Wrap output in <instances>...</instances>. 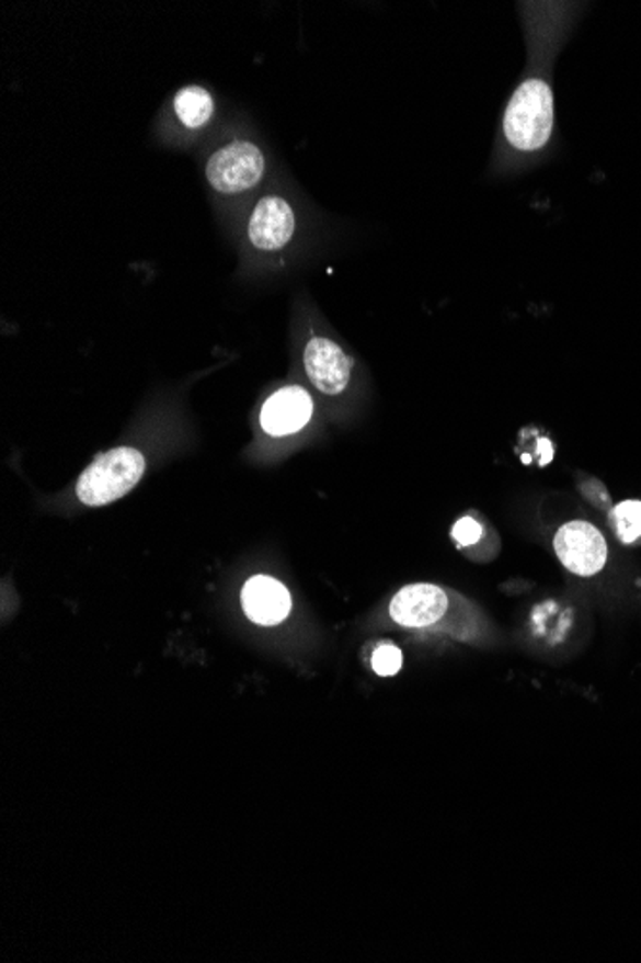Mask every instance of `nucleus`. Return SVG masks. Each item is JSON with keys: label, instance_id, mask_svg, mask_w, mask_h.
<instances>
[{"label": "nucleus", "instance_id": "obj_1", "mask_svg": "<svg viewBox=\"0 0 641 963\" xmlns=\"http://www.w3.org/2000/svg\"><path fill=\"white\" fill-rule=\"evenodd\" d=\"M390 618L405 630L434 631L474 643L487 638V620L461 594L431 584L403 587L390 600Z\"/></svg>", "mask_w": 641, "mask_h": 963}, {"label": "nucleus", "instance_id": "obj_2", "mask_svg": "<svg viewBox=\"0 0 641 963\" xmlns=\"http://www.w3.org/2000/svg\"><path fill=\"white\" fill-rule=\"evenodd\" d=\"M556 124L553 91L546 78L526 76L503 112L505 147L517 156H533L548 147Z\"/></svg>", "mask_w": 641, "mask_h": 963}, {"label": "nucleus", "instance_id": "obj_3", "mask_svg": "<svg viewBox=\"0 0 641 963\" xmlns=\"http://www.w3.org/2000/svg\"><path fill=\"white\" fill-rule=\"evenodd\" d=\"M147 469L142 452L131 446H119L102 452L79 475L76 495L91 508L112 505L139 485Z\"/></svg>", "mask_w": 641, "mask_h": 963}, {"label": "nucleus", "instance_id": "obj_4", "mask_svg": "<svg viewBox=\"0 0 641 963\" xmlns=\"http://www.w3.org/2000/svg\"><path fill=\"white\" fill-rule=\"evenodd\" d=\"M265 168L262 148L250 140H231L209 156L206 179L219 195H242L262 181Z\"/></svg>", "mask_w": 641, "mask_h": 963}, {"label": "nucleus", "instance_id": "obj_5", "mask_svg": "<svg viewBox=\"0 0 641 963\" xmlns=\"http://www.w3.org/2000/svg\"><path fill=\"white\" fill-rule=\"evenodd\" d=\"M301 362L306 377L319 395L336 398L350 389L356 360L331 337L311 335L301 350Z\"/></svg>", "mask_w": 641, "mask_h": 963}, {"label": "nucleus", "instance_id": "obj_6", "mask_svg": "<svg viewBox=\"0 0 641 963\" xmlns=\"http://www.w3.org/2000/svg\"><path fill=\"white\" fill-rule=\"evenodd\" d=\"M557 558L571 574L592 577L607 564V541L602 531L587 521H569L553 539Z\"/></svg>", "mask_w": 641, "mask_h": 963}, {"label": "nucleus", "instance_id": "obj_7", "mask_svg": "<svg viewBox=\"0 0 641 963\" xmlns=\"http://www.w3.org/2000/svg\"><path fill=\"white\" fill-rule=\"evenodd\" d=\"M296 234L293 204L278 195L263 196L248 219V239L262 252H278Z\"/></svg>", "mask_w": 641, "mask_h": 963}, {"label": "nucleus", "instance_id": "obj_8", "mask_svg": "<svg viewBox=\"0 0 641 963\" xmlns=\"http://www.w3.org/2000/svg\"><path fill=\"white\" fill-rule=\"evenodd\" d=\"M313 418V398L308 390L298 385L278 389L263 405L260 423L271 437H286L298 433Z\"/></svg>", "mask_w": 641, "mask_h": 963}, {"label": "nucleus", "instance_id": "obj_9", "mask_svg": "<svg viewBox=\"0 0 641 963\" xmlns=\"http://www.w3.org/2000/svg\"><path fill=\"white\" fill-rule=\"evenodd\" d=\"M242 608L244 614L257 625H277L290 614L293 599L285 585L277 579L255 575L248 579L242 589Z\"/></svg>", "mask_w": 641, "mask_h": 963}, {"label": "nucleus", "instance_id": "obj_10", "mask_svg": "<svg viewBox=\"0 0 641 963\" xmlns=\"http://www.w3.org/2000/svg\"><path fill=\"white\" fill-rule=\"evenodd\" d=\"M173 109H175L181 124L186 125L188 129H198L202 125L208 124L216 104H214V97L209 94L208 89L201 86H188L183 87L175 94Z\"/></svg>", "mask_w": 641, "mask_h": 963}, {"label": "nucleus", "instance_id": "obj_11", "mask_svg": "<svg viewBox=\"0 0 641 963\" xmlns=\"http://www.w3.org/2000/svg\"><path fill=\"white\" fill-rule=\"evenodd\" d=\"M618 541L632 544L641 539V500H625L609 512Z\"/></svg>", "mask_w": 641, "mask_h": 963}, {"label": "nucleus", "instance_id": "obj_12", "mask_svg": "<svg viewBox=\"0 0 641 963\" xmlns=\"http://www.w3.org/2000/svg\"><path fill=\"white\" fill-rule=\"evenodd\" d=\"M402 650L394 645H380L373 653L371 666L380 677H392L402 669Z\"/></svg>", "mask_w": 641, "mask_h": 963}, {"label": "nucleus", "instance_id": "obj_13", "mask_svg": "<svg viewBox=\"0 0 641 963\" xmlns=\"http://www.w3.org/2000/svg\"><path fill=\"white\" fill-rule=\"evenodd\" d=\"M451 536H454L457 546L471 548V546H477L480 539L484 536V525L474 516H465L451 529Z\"/></svg>", "mask_w": 641, "mask_h": 963}, {"label": "nucleus", "instance_id": "obj_14", "mask_svg": "<svg viewBox=\"0 0 641 963\" xmlns=\"http://www.w3.org/2000/svg\"><path fill=\"white\" fill-rule=\"evenodd\" d=\"M520 460L525 464H536V466H548L553 460V444L546 437H536V444L533 449H525L520 454Z\"/></svg>", "mask_w": 641, "mask_h": 963}, {"label": "nucleus", "instance_id": "obj_15", "mask_svg": "<svg viewBox=\"0 0 641 963\" xmlns=\"http://www.w3.org/2000/svg\"><path fill=\"white\" fill-rule=\"evenodd\" d=\"M579 490L584 495V497L592 502V505L597 506V508H603V510H609L610 506V495L605 489V485L602 482H597V479H586L584 483H579Z\"/></svg>", "mask_w": 641, "mask_h": 963}]
</instances>
